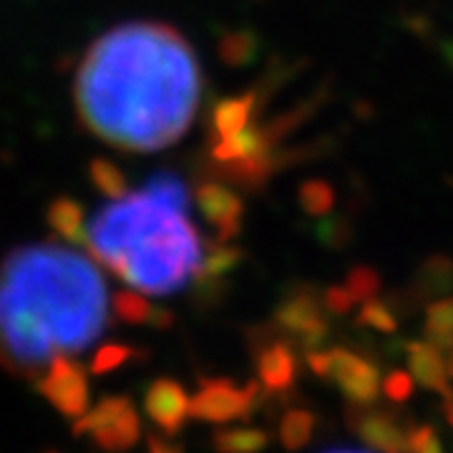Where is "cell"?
<instances>
[{"mask_svg":"<svg viewBox=\"0 0 453 453\" xmlns=\"http://www.w3.org/2000/svg\"><path fill=\"white\" fill-rule=\"evenodd\" d=\"M113 320H121L119 295L79 247L26 244L0 262V363L68 413L88 403L81 363L91 350L101 372L131 357L127 345H101Z\"/></svg>","mask_w":453,"mask_h":453,"instance_id":"1","label":"cell"},{"mask_svg":"<svg viewBox=\"0 0 453 453\" xmlns=\"http://www.w3.org/2000/svg\"><path fill=\"white\" fill-rule=\"evenodd\" d=\"M73 98L86 129L121 151H162L195 121L202 71L187 38L164 23H124L86 50Z\"/></svg>","mask_w":453,"mask_h":453,"instance_id":"2","label":"cell"},{"mask_svg":"<svg viewBox=\"0 0 453 453\" xmlns=\"http://www.w3.org/2000/svg\"><path fill=\"white\" fill-rule=\"evenodd\" d=\"M94 181L104 202L91 211L61 202L53 226L144 297H169L195 285L207 259L192 222L195 189L174 172H159L129 189L111 164H96Z\"/></svg>","mask_w":453,"mask_h":453,"instance_id":"3","label":"cell"},{"mask_svg":"<svg viewBox=\"0 0 453 453\" xmlns=\"http://www.w3.org/2000/svg\"><path fill=\"white\" fill-rule=\"evenodd\" d=\"M305 363L320 380L335 386L350 405H372L380 395V386H383L380 368L350 348L342 345H333L325 350L318 348L305 353Z\"/></svg>","mask_w":453,"mask_h":453,"instance_id":"4","label":"cell"},{"mask_svg":"<svg viewBox=\"0 0 453 453\" xmlns=\"http://www.w3.org/2000/svg\"><path fill=\"white\" fill-rule=\"evenodd\" d=\"M273 327L305 353L323 348L330 338V312L323 292L300 282L288 288L273 312Z\"/></svg>","mask_w":453,"mask_h":453,"instance_id":"5","label":"cell"},{"mask_svg":"<svg viewBox=\"0 0 453 453\" xmlns=\"http://www.w3.org/2000/svg\"><path fill=\"white\" fill-rule=\"evenodd\" d=\"M265 403V390L259 380L250 383H234L229 378H211L204 380L202 388L192 398V416L202 423H232L247 421Z\"/></svg>","mask_w":453,"mask_h":453,"instance_id":"6","label":"cell"},{"mask_svg":"<svg viewBox=\"0 0 453 453\" xmlns=\"http://www.w3.org/2000/svg\"><path fill=\"white\" fill-rule=\"evenodd\" d=\"M252 356H255L259 386L265 390V401H270V398L288 401L297 386V378H300L297 345L285 335H280L275 327H273V333H267L262 338L255 330L252 333Z\"/></svg>","mask_w":453,"mask_h":453,"instance_id":"7","label":"cell"},{"mask_svg":"<svg viewBox=\"0 0 453 453\" xmlns=\"http://www.w3.org/2000/svg\"><path fill=\"white\" fill-rule=\"evenodd\" d=\"M350 434L378 453H411V438L416 426L386 408L353 405L345 411Z\"/></svg>","mask_w":453,"mask_h":453,"instance_id":"8","label":"cell"},{"mask_svg":"<svg viewBox=\"0 0 453 453\" xmlns=\"http://www.w3.org/2000/svg\"><path fill=\"white\" fill-rule=\"evenodd\" d=\"M195 204L202 211L204 222L214 232V242L229 244L242 229L244 204L240 196L229 189V184L219 179L202 181L195 189Z\"/></svg>","mask_w":453,"mask_h":453,"instance_id":"9","label":"cell"},{"mask_svg":"<svg viewBox=\"0 0 453 453\" xmlns=\"http://www.w3.org/2000/svg\"><path fill=\"white\" fill-rule=\"evenodd\" d=\"M403 353L408 357V368L416 380V386H421L428 393H436L443 401L453 395L451 386V368H449V357L443 356V350H438L431 340H408L403 342Z\"/></svg>","mask_w":453,"mask_h":453,"instance_id":"10","label":"cell"},{"mask_svg":"<svg viewBox=\"0 0 453 453\" xmlns=\"http://www.w3.org/2000/svg\"><path fill=\"white\" fill-rule=\"evenodd\" d=\"M91 428L96 438L113 451L129 449L139 438V418L129 398H111L104 401L96 413L91 416Z\"/></svg>","mask_w":453,"mask_h":453,"instance_id":"11","label":"cell"},{"mask_svg":"<svg viewBox=\"0 0 453 453\" xmlns=\"http://www.w3.org/2000/svg\"><path fill=\"white\" fill-rule=\"evenodd\" d=\"M146 413L166 434H177L192 413V401L177 380H157L146 390Z\"/></svg>","mask_w":453,"mask_h":453,"instance_id":"12","label":"cell"},{"mask_svg":"<svg viewBox=\"0 0 453 453\" xmlns=\"http://www.w3.org/2000/svg\"><path fill=\"white\" fill-rule=\"evenodd\" d=\"M453 292V259L431 257L418 267L413 277V300L434 303L441 297H449Z\"/></svg>","mask_w":453,"mask_h":453,"instance_id":"13","label":"cell"},{"mask_svg":"<svg viewBox=\"0 0 453 453\" xmlns=\"http://www.w3.org/2000/svg\"><path fill=\"white\" fill-rule=\"evenodd\" d=\"M270 443V431L259 426H232L211 434V449L217 453H265Z\"/></svg>","mask_w":453,"mask_h":453,"instance_id":"14","label":"cell"},{"mask_svg":"<svg viewBox=\"0 0 453 453\" xmlns=\"http://www.w3.org/2000/svg\"><path fill=\"white\" fill-rule=\"evenodd\" d=\"M315 428H318V418L315 413L308 411V408H288L280 418V426H277V436H280V443L285 451H303L308 449L310 441L315 436Z\"/></svg>","mask_w":453,"mask_h":453,"instance_id":"15","label":"cell"},{"mask_svg":"<svg viewBox=\"0 0 453 453\" xmlns=\"http://www.w3.org/2000/svg\"><path fill=\"white\" fill-rule=\"evenodd\" d=\"M423 335L431 340L443 356L453 360V297H441L426 305V323Z\"/></svg>","mask_w":453,"mask_h":453,"instance_id":"16","label":"cell"},{"mask_svg":"<svg viewBox=\"0 0 453 453\" xmlns=\"http://www.w3.org/2000/svg\"><path fill=\"white\" fill-rule=\"evenodd\" d=\"M356 323L360 327H368V330H375V333H395L398 330V318H395V310H393V303H386V300H378L372 297L368 303H363L360 310H357Z\"/></svg>","mask_w":453,"mask_h":453,"instance_id":"17","label":"cell"},{"mask_svg":"<svg viewBox=\"0 0 453 453\" xmlns=\"http://www.w3.org/2000/svg\"><path fill=\"white\" fill-rule=\"evenodd\" d=\"M342 285L353 295V300L363 305V303H368V300H372L380 292V275L375 270H371V267H356V270L348 273Z\"/></svg>","mask_w":453,"mask_h":453,"instance_id":"18","label":"cell"},{"mask_svg":"<svg viewBox=\"0 0 453 453\" xmlns=\"http://www.w3.org/2000/svg\"><path fill=\"white\" fill-rule=\"evenodd\" d=\"M413 390H416V380L408 371H390L380 386V393L395 405L408 403L413 398Z\"/></svg>","mask_w":453,"mask_h":453,"instance_id":"19","label":"cell"},{"mask_svg":"<svg viewBox=\"0 0 453 453\" xmlns=\"http://www.w3.org/2000/svg\"><path fill=\"white\" fill-rule=\"evenodd\" d=\"M411 453H443L441 438H438L434 426H416L413 438H411Z\"/></svg>","mask_w":453,"mask_h":453,"instance_id":"20","label":"cell"},{"mask_svg":"<svg viewBox=\"0 0 453 453\" xmlns=\"http://www.w3.org/2000/svg\"><path fill=\"white\" fill-rule=\"evenodd\" d=\"M305 204L310 211H323L330 207V189L323 184H312L310 196H305Z\"/></svg>","mask_w":453,"mask_h":453,"instance_id":"21","label":"cell"},{"mask_svg":"<svg viewBox=\"0 0 453 453\" xmlns=\"http://www.w3.org/2000/svg\"><path fill=\"white\" fill-rule=\"evenodd\" d=\"M149 453H184L174 443H166V441H159V438H151L149 441Z\"/></svg>","mask_w":453,"mask_h":453,"instance_id":"22","label":"cell"},{"mask_svg":"<svg viewBox=\"0 0 453 453\" xmlns=\"http://www.w3.org/2000/svg\"><path fill=\"white\" fill-rule=\"evenodd\" d=\"M443 416H446V421L451 423V428H453V395L443 401Z\"/></svg>","mask_w":453,"mask_h":453,"instance_id":"23","label":"cell"},{"mask_svg":"<svg viewBox=\"0 0 453 453\" xmlns=\"http://www.w3.org/2000/svg\"><path fill=\"white\" fill-rule=\"evenodd\" d=\"M325 453H371V451H357V449H333V451Z\"/></svg>","mask_w":453,"mask_h":453,"instance_id":"24","label":"cell"},{"mask_svg":"<svg viewBox=\"0 0 453 453\" xmlns=\"http://www.w3.org/2000/svg\"><path fill=\"white\" fill-rule=\"evenodd\" d=\"M449 368H451V375H453V360H451V363H449Z\"/></svg>","mask_w":453,"mask_h":453,"instance_id":"25","label":"cell"}]
</instances>
